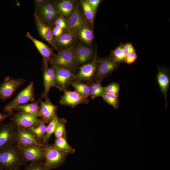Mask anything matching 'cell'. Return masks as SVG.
<instances>
[{
    "label": "cell",
    "instance_id": "30",
    "mask_svg": "<svg viewBox=\"0 0 170 170\" xmlns=\"http://www.w3.org/2000/svg\"><path fill=\"white\" fill-rule=\"evenodd\" d=\"M46 128L47 126L45 123H43L37 127L27 128L26 129L33 134L40 142L42 143L46 134Z\"/></svg>",
    "mask_w": 170,
    "mask_h": 170
},
{
    "label": "cell",
    "instance_id": "10",
    "mask_svg": "<svg viewBox=\"0 0 170 170\" xmlns=\"http://www.w3.org/2000/svg\"><path fill=\"white\" fill-rule=\"evenodd\" d=\"M17 145L26 163L42 161L44 160V146Z\"/></svg>",
    "mask_w": 170,
    "mask_h": 170
},
{
    "label": "cell",
    "instance_id": "7",
    "mask_svg": "<svg viewBox=\"0 0 170 170\" xmlns=\"http://www.w3.org/2000/svg\"><path fill=\"white\" fill-rule=\"evenodd\" d=\"M17 129L12 121L0 125V149L16 144Z\"/></svg>",
    "mask_w": 170,
    "mask_h": 170
},
{
    "label": "cell",
    "instance_id": "13",
    "mask_svg": "<svg viewBox=\"0 0 170 170\" xmlns=\"http://www.w3.org/2000/svg\"><path fill=\"white\" fill-rule=\"evenodd\" d=\"M64 92L60 101V103L61 105L68 106L73 108L78 105L87 104L89 102L88 98L82 96L75 90H66Z\"/></svg>",
    "mask_w": 170,
    "mask_h": 170
},
{
    "label": "cell",
    "instance_id": "12",
    "mask_svg": "<svg viewBox=\"0 0 170 170\" xmlns=\"http://www.w3.org/2000/svg\"><path fill=\"white\" fill-rule=\"evenodd\" d=\"M26 80L23 78H13L7 77L0 84V99L6 100L10 98Z\"/></svg>",
    "mask_w": 170,
    "mask_h": 170
},
{
    "label": "cell",
    "instance_id": "34",
    "mask_svg": "<svg viewBox=\"0 0 170 170\" xmlns=\"http://www.w3.org/2000/svg\"><path fill=\"white\" fill-rule=\"evenodd\" d=\"M66 120L64 118L60 119L54 133L55 139L66 136L65 124Z\"/></svg>",
    "mask_w": 170,
    "mask_h": 170
},
{
    "label": "cell",
    "instance_id": "3",
    "mask_svg": "<svg viewBox=\"0 0 170 170\" xmlns=\"http://www.w3.org/2000/svg\"><path fill=\"white\" fill-rule=\"evenodd\" d=\"M35 99L34 82H31L24 89L21 91L9 103L6 105L3 110L5 114L9 116L13 114L14 111L17 110V107L32 102Z\"/></svg>",
    "mask_w": 170,
    "mask_h": 170
},
{
    "label": "cell",
    "instance_id": "20",
    "mask_svg": "<svg viewBox=\"0 0 170 170\" xmlns=\"http://www.w3.org/2000/svg\"><path fill=\"white\" fill-rule=\"evenodd\" d=\"M95 53H94L92 48L79 44L75 49L76 60L77 66L80 67L91 61Z\"/></svg>",
    "mask_w": 170,
    "mask_h": 170
},
{
    "label": "cell",
    "instance_id": "36",
    "mask_svg": "<svg viewBox=\"0 0 170 170\" xmlns=\"http://www.w3.org/2000/svg\"><path fill=\"white\" fill-rule=\"evenodd\" d=\"M24 170H47L43 161L29 163Z\"/></svg>",
    "mask_w": 170,
    "mask_h": 170
},
{
    "label": "cell",
    "instance_id": "15",
    "mask_svg": "<svg viewBox=\"0 0 170 170\" xmlns=\"http://www.w3.org/2000/svg\"><path fill=\"white\" fill-rule=\"evenodd\" d=\"M16 144L18 145H38L44 146L45 144L40 142L26 128L17 127L16 134Z\"/></svg>",
    "mask_w": 170,
    "mask_h": 170
},
{
    "label": "cell",
    "instance_id": "37",
    "mask_svg": "<svg viewBox=\"0 0 170 170\" xmlns=\"http://www.w3.org/2000/svg\"><path fill=\"white\" fill-rule=\"evenodd\" d=\"M54 24V26L60 27L63 29H66L67 27V21L61 15L56 19Z\"/></svg>",
    "mask_w": 170,
    "mask_h": 170
},
{
    "label": "cell",
    "instance_id": "21",
    "mask_svg": "<svg viewBox=\"0 0 170 170\" xmlns=\"http://www.w3.org/2000/svg\"><path fill=\"white\" fill-rule=\"evenodd\" d=\"M43 78L44 92L40 97L46 99L50 88L52 87L57 88L55 80V72L54 68L52 66L43 68Z\"/></svg>",
    "mask_w": 170,
    "mask_h": 170
},
{
    "label": "cell",
    "instance_id": "38",
    "mask_svg": "<svg viewBox=\"0 0 170 170\" xmlns=\"http://www.w3.org/2000/svg\"><path fill=\"white\" fill-rule=\"evenodd\" d=\"M123 48L126 56L135 52L133 46L131 43H127L123 45Z\"/></svg>",
    "mask_w": 170,
    "mask_h": 170
},
{
    "label": "cell",
    "instance_id": "4",
    "mask_svg": "<svg viewBox=\"0 0 170 170\" xmlns=\"http://www.w3.org/2000/svg\"><path fill=\"white\" fill-rule=\"evenodd\" d=\"M44 148V163L47 170L56 168L62 164L67 154L58 149L54 144H47Z\"/></svg>",
    "mask_w": 170,
    "mask_h": 170
},
{
    "label": "cell",
    "instance_id": "16",
    "mask_svg": "<svg viewBox=\"0 0 170 170\" xmlns=\"http://www.w3.org/2000/svg\"><path fill=\"white\" fill-rule=\"evenodd\" d=\"M26 36L33 42L43 58V68L48 67L52 57L54 54L52 49L42 42L34 37L29 32H27Z\"/></svg>",
    "mask_w": 170,
    "mask_h": 170
},
{
    "label": "cell",
    "instance_id": "29",
    "mask_svg": "<svg viewBox=\"0 0 170 170\" xmlns=\"http://www.w3.org/2000/svg\"><path fill=\"white\" fill-rule=\"evenodd\" d=\"M89 82L90 84L89 96L93 99L99 97H101L105 91L104 87L102 85L101 82L94 81Z\"/></svg>",
    "mask_w": 170,
    "mask_h": 170
},
{
    "label": "cell",
    "instance_id": "1",
    "mask_svg": "<svg viewBox=\"0 0 170 170\" xmlns=\"http://www.w3.org/2000/svg\"><path fill=\"white\" fill-rule=\"evenodd\" d=\"M25 164L16 144L0 149V167L4 170H20Z\"/></svg>",
    "mask_w": 170,
    "mask_h": 170
},
{
    "label": "cell",
    "instance_id": "17",
    "mask_svg": "<svg viewBox=\"0 0 170 170\" xmlns=\"http://www.w3.org/2000/svg\"><path fill=\"white\" fill-rule=\"evenodd\" d=\"M34 17L37 28L40 35L55 48H57L52 29L50 26L42 20L35 13H34Z\"/></svg>",
    "mask_w": 170,
    "mask_h": 170
},
{
    "label": "cell",
    "instance_id": "28",
    "mask_svg": "<svg viewBox=\"0 0 170 170\" xmlns=\"http://www.w3.org/2000/svg\"><path fill=\"white\" fill-rule=\"evenodd\" d=\"M71 85L80 94L88 98L89 96L90 84L89 82L84 83L82 82L75 81Z\"/></svg>",
    "mask_w": 170,
    "mask_h": 170
},
{
    "label": "cell",
    "instance_id": "40",
    "mask_svg": "<svg viewBox=\"0 0 170 170\" xmlns=\"http://www.w3.org/2000/svg\"><path fill=\"white\" fill-rule=\"evenodd\" d=\"M87 1L91 7L95 14L97 8L101 1L100 0H87Z\"/></svg>",
    "mask_w": 170,
    "mask_h": 170
},
{
    "label": "cell",
    "instance_id": "32",
    "mask_svg": "<svg viewBox=\"0 0 170 170\" xmlns=\"http://www.w3.org/2000/svg\"><path fill=\"white\" fill-rule=\"evenodd\" d=\"M81 4L85 17L90 24L92 28H93L95 14L92 8L87 0L81 1Z\"/></svg>",
    "mask_w": 170,
    "mask_h": 170
},
{
    "label": "cell",
    "instance_id": "27",
    "mask_svg": "<svg viewBox=\"0 0 170 170\" xmlns=\"http://www.w3.org/2000/svg\"><path fill=\"white\" fill-rule=\"evenodd\" d=\"M60 120V118L56 115L48 123V125L47 126L45 135L42 142L43 144H47L52 134L54 133Z\"/></svg>",
    "mask_w": 170,
    "mask_h": 170
},
{
    "label": "cell",
    "instance_id": "8",
    "mask_svg": "<svg viewBox=\"0 0 170 170\" xmlns=\"http://www.w3.org/2000/svg\"><path fill=\"white\" fill-rule=\"evenodd\" d=\"M96 52L91 61L79 67L76 73L75 81L87 82L93 81L98 64Z\"/></svg>",
    "mask_w": 170,
    "mask_h": 170
},
{
    "label": "cell",
    "instance_id": "44",
    "mask_svg": "<svg viewBox=\"0 0 170 170\" xmlns=\"http://www.w3.org/2000/svg\"></svg>",
    "mask_w": 170,
    "mask_h": 170
},
{
    "label": "cell",
    "instance_id": "24",
    "mask_svg": "<svg viewBox=\"0 0 170 170\" xmlns=\"http://www.w3.org/2000/svg\"><path fill=\"white\" fill-rule=\"evenodd\" d=\"M56 4L60 14L64 17L68 18L75 7L73 2L70 0H61Z\"/></svg>",
    "mask_w": 170,
    "mask_h": 170
},
{
    "label": "cell",
    "instance_id": "6",
    "mask_svg": "<svg viewBox=\"0 0 170 170\" xmlns=\"http://www.w3.org/2000/svg\"><path fill=\"white\" fill-rule=\"evenodd\" d=\"M52 66L54 71L57 88L64 92L75 81L76 72L69 69Z\"/></svg>",
    "mask_w": 170,
    "mask_h": 170
},
{
    "label": "cell",
    "instance_id": "9",
    "mask_svg": "<svg viewBox=\"0 0 170 170\" xmlns=\"http://www.w3.org/2000/svg\"><path fill=\"white\" fill-rule=\"evenodd\" d=\"M119 65L110 57L99 60L97 71L93 81L101 82L105 77L117 69Z\"/></svg>",
    "mask_w": 170,
    "mask_h": 170
},
{
    "label": "cell",
    "instance_id": "41",
    "mask_svg": "<svg viewBox=\"0 0 170 170\" xmlns=\"http://www.w3.org/2000/svg\"><path fill=\"white\" fill-rule=\"evenodd\" d=\"M63 30L60 27L54 26L52 29V32L54 37L55 38L60 37L63 33Z\"/></svg>",
    "mask_w": 170,
    "mask_h": 170
},
{
    "label": "cell",
    "instance_id": "14",
    "mask_svg": "<svg viewBox=\"0 0 170 170\" xmlns=\"http://www.w3.org/2000/svg\"><path fill=\"white\" fill-rule=\"evenodd\" d=\"M80 9V7L77 4L68 18L66 29L67 31L77 33L79 29L86 25L85 18Z\"/></svg>",
    "mask_w": 170,
    "mask_h": 170
},
{
    "label": "cell",
    "instance_id": "31",
    "mask_svg": "<svg viewBox=\"0 0 170 170\" xmlns=\"http://www.w3.org/2000/svg\"><path fill=\"white\" fill-rule=\"evenodd\" d=\"M126 57L122 44H120L112 51L110 56L115 62L119 64L124 62Z\"/></svg>",
    "mask_w": 170,
    "mask_h": 170
},
{
    "label": "cell",
    "instance_id": "43",
    "mask_svg": "<svg viewBox=\"0 0 170 170\" xmlns=\"http://www.w3.org/2000/svg\"><path fill=\"white\" fill-rule=\"evenodd\" d=\"M0 170H4L2 168L0 167Z\"/></svg>",
    "mask_w": 170,
    "mask_h": 170
},
{
    "label": "cell",
    "instance_id": "11",
    "mask_svg": "<svg viewBox=\"0 0 170 170\" xmlns=\"http://www.w3.org/2000/svg\"><path fill=\"white\" fill-rule=\"evenodd\" d=\"M11 120L17 127L26 128L37 127L45 123L41 118L20 110L13 114Z\"/></svg>",
    "mask_w": 170,
    "mask_h": 170
},
{
    "label": "cell",
    "instance_id": "18",
    "mask_svg": "<svg viewBox=\"0 0 170 170\" xmlns=\"http://www.w3.org/2000/svg\"><path fill=\"white\" fill-rule=\"evenodd\" d=\"M156 80L160 91L164 97L166 106L167 105V93L170 83V73L169 70L165 67H159L156 75Z\"/></svg>",
    "mask_w": 170,
    "mask_h": 170
},
{
    "label": "cell",
    "instance_id": "33",
    "mask_svg": "<svg viewBox=\"0 0 170 170\" xmlns=\"http://www.w3.org/2000/svg\"><path fill=\"white\" fill-rule=\"evenodd\" d=\"M101 97L106 103L115 109H116L119 107V101L118 97L105 92Z\"/></svg>",
    "mask_w": 170,
    "mask_h": 170
},
{
    "label": "cell",
    "instance_id": "23",
    "mask_svg": "<svg viewBox=\"0 0 170 170\" xmlns=\"http://www.w3.org/2000/svg\"><path fill=\"white\" fill-rule=\"evenodd\" d=\"M41 99L40 97L34 103L20 105L17 107V110L38 118L40 117V103Z\"/></svg>",
    "mask_w": 170,
    "mask_h": 170
},
{
    "label": "cell",
    "instance_id": "26",
    "mask_svg": "<svg viewBox=\"0 0 170 170\" xmlns=\"http://www.w3.org/2000/svg\"><path fill=\"white\" fill-rule=\"evenodd\" d=\"M80 39L84 42L88 44L92 43L94 39L92 30L86 25L82 27L78 31Z\"/></svg>",
    "mask_w": 170,
    "mask_h": 170
},
{
    "label": "cell",
    "instance_id": "35",
    "mask_svg": "<svg viewBox=\"0 0 170 170\" xmlns=\"http://www.w3.org/2000/svg\"><path fill=\"white\" fill-rule=\"evenodd\" d=\"M120 87L119 83L113 82L104 87V88L105 92L118 97Z\"/></svg>",
    "mask_w": 170,
    "mask_h": 170
},
{
    "label": "cell",
    "instance_id": "25",
    "mask_svg": "<svg viewBox=\"0 0 170 170\" xmlns=\"http://www.w3.org/2000/svg\"><path fill=\"white\" fill-rule=\"evenodd\" d=\"M54 145L58 149L67 154L73 153L75 150L68 143L67 137L55 139Z\"/></svg>",
    "mask_w": 170,
    "mask_h": 170
},
{
    "label": "cell",
    "instance_id": "19",
    "mask_svg": "<svg viewBox=\"0 0 170 170\" xmlns=\"http://www.w3.org/2000/svg\"><path fill=\"white\" fill-rule=\"evenodd\" d=\"M57 107L48 98L45 101L41 100L40 103V117L45 123H48L57 115Z\"/></svg>",
    "mask_w": 170,
    "mask_h": 170
},
{
    "label": "cell",
    "instance_id": "22",
    "mask_svg": "<svg viewBox=\"0 0 170 170\" xmlns=\"http://www.w3.org/2000/svg\"><path fill=\"white\" fill-rule=\"evenodd\" d=\"M76 33L67 31L63 33L59 37L55 39V44L57 46L60 47L67 48L71 47L76 39Z\"/></svg>",
    "mask_w": 170,
    "mask_h": 170
},
{
    "label": "cell",
    "instance_id": "39",
    "mask_svg": "<svg viewBox=\"0 0 170 170\" xmlns=\"http://www.w3.org/2000/svg\"><path fill=\"white\" fill-rule=\"evenodd\" d=\"M137 58L135 52L132 53L126 56L124 62L127 64H131L134 63Z\"/></svg>",
    "mask_w": 170,
    "mask_h": 170
},
{
    "label": "cell",
    "instance_id": "42",
    "mask_svg": "<svg viewBox=\"0 0 170 170\" xmlns=\"http://www.w3.org/2000/svg\"><path fill=\"white\" fill-rule=\"evenodd\" d=\"M10 116L6 114H3L0 111V122L4 121Z\"/></svg>",
    "mask_w": 170,
    "mask_h": 170
},
{
    "label": "cell",
    "instance_id": "2",
    "mask_svg": "<svg viewBox=\"0 0 170 170\" xmlns=\"http://www.w3.org/2000/svg\"><path fill=\"white\" fill-rule=\"evenodd\" d=\"M50 63L52 65L71 70L76 72L78 67L76 63L75 48L70 47L61 50L56 54H54Z\"/></svg>",
    "mask_w": 170,
    "mask_h": 170
},
{
    "label": "cell",
    "instance_id": "5",
    "mask_svg": "<svg viewBox=\"0 0 170 170\" xmlns=\"http://www.w3.org/2000/svg\"><path fill=\"white\" fill-rule=\"evenodd\" d=\"M43 22L50 26L54 23L60 14L55 3L44 1L37 9L35 12Z\"/></svg>",
    "mask_w": 170,
    "mask_h": 170
}]
</instances>
